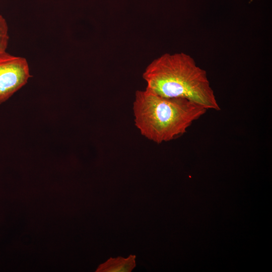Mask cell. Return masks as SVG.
Wrapping results in <instances>:
<instances>
[{
	"label": "cell",
	"instance_id": "cell-1",
	"mask_svg": "<svg viewBox=\"0 0 272 272\" xmlns=\"http://www.w3.org/2000/svg\"><path fill=\"white\" fill-rule=\"evenodd\" d=\"M143 77L146 88L159 95L186 98L207 110H220L206 72L188 54L165 53L147 66Z\"/></svg>",
	"mask_w": 272,
	"mask_h": 272
},
{
	"label": "cell",
	"instance_id": "cell-2",
	"mask_svg": "<svg viewBox=\"0 0 272 272\" xmlns=\"http://www.w3.org/2000/svg\"><path fill=\"white\" fill-rule=\"evenodd\" d=\"M207 110L187 99L163 97L147 88L136 91L133 103L135 126L142 135L157 144L184 134Z\"/></svg>",
	"mask_w": 272,
	"mask_h": 272
},
{
	"label": "cell",
	"instance_id": "cell-3",
	"mask_svg": "<svg viewBox=\"0 0 272 272\" xmlns=\"http://www.w3.org/2000/svg\"><path fill=\"white\" fill-rule=\"evenodd\" d=\"M30 77L25 58L9 53L0 58V104L24 86Z\"/></svg>",
	"mask_w": 272,
	"mask_h": 272
},
{
	"label": "cell",
	"instance_id": "cell-4",
	"mask_svg": "<svg viewBox=\"0 0 272 272\" xmlns=\"http://www.w3.org/2000/svg\"><path fill=\"white\" fill-rule=\"evenodd\" d=\"M136 256L130 254L127 257H110L98 267L97 272H130L136 266Z\"/></svg>",
	"mask_w": 272,
	"mask_h": 272
},
{
	"label": "cell",
	"instance_id": "cell-5",
	"mask_svg": "<svg viewBox=\"0 0 272 272\" xmlns=\"http://www.w3.org/2000/svg\"><path fill=\"white\" fill-rule=\"evenodd\" d=\"M9 36L8 27L5 19L0 15V58L7 55Z\"/></svg>",
	"mask_w": 272,
	"mask_h": 272
}]
</instances>
